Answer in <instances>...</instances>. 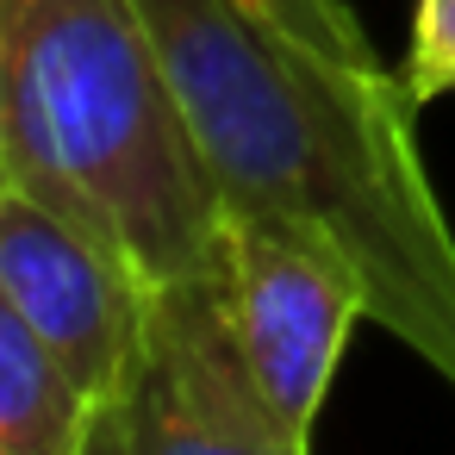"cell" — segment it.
Listing matches in <instances>:
<instances>
[{
  "label": "cell",
  "instance_id": "obj_1",
  "mask_svg": "<svg viewBox=\"0 0 455 455\" xmlns=\"http://www.w3.org/2000/svg\"><path fill=\"white\" fill-rule=\"evenodd\" d=\"M225 212L331 243L368 287V318L455 387V231L424 175L411 88L331 57L250 0H132Z\"/></svg>",
  "mask_w": 455,
  "mask_h": 455
},
{
  "label": "cell",
  "instance_id": "obj_2",
  "mask_svg": "<svg viewBox=\"0 0 455 455\" xmlns=\"http://www.w3.org/2000/svg\"><path fill=\"white\" fill-rule=\"evenodd\" d=\"M0 163L150 287L219 268L225 194L132 0H0Z\"/></svg>",
  "mask_w": 455,
  "mask_h": 455
},
{
  "label": "cell",
  "instance_id": "obj_3",
  "mask_svg": "<svg viewBox=\"0 0 455 455\" xmlns=\"http://www.w3.org/2000/svg\"><path fill=\"white\" fill-rule=\"evenodd\" d=\"M88 455H312L268 411L231 337L219 268L150 293L144 343L94 405Z\"/></svg>",
  "mask_w": 455,
  "mask_h": 455
},
{
  "label": "cell",
  "instance_id": "obj_4",
  "mask_svg": "<svg viewBox=\"0 0 455 455\" xmlns=\"http://www.w3.org/2000/svg\"><path fill=\"white\" fill-rule=\"evenodd\" d=\"M219 287H225L231 337H237L268 411L293 436L312 443L331 374L343 362V343H349L355 318H368L362 275L331 243H318L281 219L225 212Z\"/></svg>",
  "mask_w": 455,
  "mask_h": 455
},
{
  "label": "cell",
  "instance_id": "obj_5",
  "mask_svg": "<svg viewBox=\"0 0 455 455\" xmlns=\"http://www.w3.org/2000/svg\"><path fill=\"white\" fill-rule=\"evenodd\" d=\"M150 293L156 287L113 243L13 181L0 188V299L44 337V349L94 393V405L132 368Z\"/></svg>",
  "mask_w": 455,
  "mask_h": 455
},
{
  "label": "cell",
  "instance_id": "obj_6",
  "mask_svg": "<svg viewBox=\"0 0 455 455\" xmlns=\"http://www.w3.org/2000/svg\"><path fill=\"white\" fill-rule=\"evenodd\" d=\"M94 393L0 299V455H88Z\"/></svg>",
  "mask_w": 455,
  "mask_h": 455
},
{
  "label": "cell",
  "instance_id": "obj_7",
  "mask_svg": "<svg viewBox=\"0 0 455 455\" xmlns=\"http://www.w3.org/2000/svg\"><path fill=\"white\" fill-rule=\"evenodd\" d=\"M250 7H256L262 20H275L281 32H293V38H306V44L331 51V57L380 63V57H374V44H368V32H362V20L343 7V0H250Z\"/></svg>",
  "mask_w": 455,
  "mask_h": 455
},
{
  "label": "cell",
  "instance_id": "obj_8",
  "mask_svg": "<svg viewBox=\"0 0 455 455\" xmlns=\"http://www.w3.org/2000/svg\"><path fill=\"white\" fill-rule=\"evenodd\" d=\"M411 100H436L455 88V0H418V20H411V57L405 76Z\"/></svg>",
  "mask_w": 455,
  "mask_h": 455
},
{
  "label": "cell",
  "instance_id": "obj_9",
  "mask_svg": "<svg viewBox=\"0 0 455 455\" xmlns=\"http://www.w3.org/2000/svg\"><path fill=\"white\" fill-rule=\"evenodd\" d=\"M0 188H7V163H0Z\"/></svg>",
  "mask_w": 455,
  "mask_h": 455
}]
</instances>
